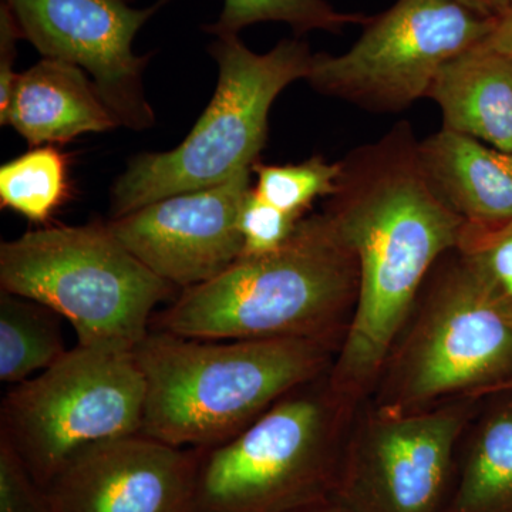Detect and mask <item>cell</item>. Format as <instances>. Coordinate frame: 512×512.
Listing matches in <instances>:
<instances>
[{
    "label": "cell",
    "mask_w": 512,
    "mask_h": 512,
    "mask_svg": "<svg viewBox=\"0 0 512 512\" xmlns=\"http://www.w3.org/2000/svg\"><path fill=\"white\" fill-rule=\"evenodd\" d=\"M409 121L350 151L322 212L352 251L359 295L329 383L360 406L375 392L390 353L440 259L456 251L464 222L421 173Z\"/></svg>",
    "instance_id": "1"
},
{
    "label": "cell",
    "mask_w": 512,
    "mask_h": 512,
    "mask_svg": "<svg viewBox=\"0 0 512 512\" xmlns=\"http://www.w3.org/2000/svg\"><path fill=\"white\" fill-rule=\"evenodd\" d=\"M357 295L355 255L320 212L303 218L278 251L239 258L181 291L156 316V329L205 340H315L339 350Z\"/></svg>",
    "instance_id": "2"
},
{
    "label": "cell",
    "mask_w": 512,
    "mask_h": 512,
    "mask_svg": "<svg viewBox=\"0 0 512 512\" xmlns=\"http://www.w3.org/2000/svg\"><path fill=\"white\" fill-rule=\"evenodd\" d=\"M315 340H205L150 330L134 355L146 379L141 433L174 447L225 443L333 365Z\"/></svg>",
    "instance_id": "3"
},
{
    "label": "cell",
    "mask_w": 512,
    "mask_h": 512,
    "mask_svg": "<svg viewBox=\"0 0 512 512\" xmlns=\"http://www.w3.org/2000/svg\"><path fill=\"white\" fill-rule=\"evenodd\" d=\"M329 373L286 394L237 436L200 450L190 512H295L333 497L360 406Z\"/></svg>",
    "instance_id": "4"
},
{
    "label": "cell",
    "mask_w": 512,
    "mask_h": 512,
    "mask_svg": "<svg viewBox=\"0 0 512 512\" xmlns=\"http://www.w3.org/2000/svg\"><path fill=\"white\" fill-rule=\"evenodd\" d=\"M512 382V309L458 251L440 259L376 384L375 403L421 410Z\"/></svg>",
    "instance_id": "5"
},
{
    "label": "cell",
    "mask_w": 512,
    "mask_h": 512,
    "mask_svg": "<svg viewBox=\"0 0 512 512\" xmlns=\"http://www.w3.org/2000/svg\"><path fill=\"white\" fill-rule=\"evenodd\" d=\"M208 50L218 64L214 97L183 143L131 158L111 188V220L254 167L268 140L272 104L289 84L306 80L315 56L301 37L255 53L238 36H220Z\"/></svg>",
    "instance_id": "6"
},
{
    "label": "cell",
    "mask_w": 512,
    "mask_h": 512,
    "mask_svg": "<svg viewBox=\"0 0 512 512\" xmlns=\"http://www.w3.org/2000/svg\"><path fill=\"white\" fill-rule=\"evenodd\" d=\"M0 288L66 319L77 345L131 352L150 333L157 306L175 292L101 222L3 241Z\"/></svg>",
    "instance_id": "7"
},
{
    "label": "cell",
    "mask_w": 512,
    "mask_h": 512,
    "mask_svg": "<svg viewBox=\"0 0 512 512\" xmlns=\"http://www.w3.org/2000/svg\"><path fill=\"white\" fill-rule=\"evenodd\" d=\"M146 393L134 350L77 345L9 390L0 439L46 488L84 448L141 433Z\"/></svg>",
    "instance_id": "8"
},
{
    "label": "cell",
    "mask_w": 512,
    "mask_h": 512,
    "mask_svg": "<svg viewBox=\"0 0 512 512\" xmlns=\"http://www.w3.org/2000/svg\"><path fill=\"white\" fill-rule=\"evenodd\" d=\"M495 20L458 0H397L369 18L348 52L313 56L315 92L372 113H399L429 94L440 70L484 42Z\"/></svg>",
    "instance_id": "9"
},
{
    "label": "cell",
    "mask_w": 512,
    "mask_h": 512,
    "mask_svg": "<svg viewBox=\"0 0 512 512\" xmlns=\"http://www.w3.org/2000/svg\"><path fill=\"white\" fill-rule=\"evenodd\" d=\"M473 399L421 410L373 402L350 427L333 497L350 512H446Z\"/></svg>",
    "instance_id": "10"
},
{
    "label": "cell",
    "mask_w": 512,
    "mask_h": 512,
    "mask_svg": "<svg viewBox=\"0 0 512 512\" xmlns=\"http://www.w3.org/2000/svg\"><path fill=\"white\" fill-rule=\"evenodd\" d=\"M23 39L47 59L62 60L92 76L119 126L146 130L156 114L144 90L151 55L138 56L137 33L167 3L134 8L128 0H3Z\"/></svg>",
    "instance_id": "11"
},
{
    "label": "cell",
    "mask_w": 512,
    "mask_h": 512,
    "mask_svg": "<svg viewBox=\"0 0 512 512\" xmlns=\"http://www.w3.org/2000/svg\"><path fill=\"white\" fill-rule=\"evenodd\" d=\"M252 168L205 190L171 195L107 222L141 264L181 291L227 271L244 251L239 229Z\"/></svg>",
    "instance_id": "12"
},
{
    "label": "cell",
    "mask_w": 512,
    "mask_h": 512,
    "mask_svg": "<svg viewBox=\"0 0 512 512\" xmlns=\"http://www.w3.org/2000/svg\"><path fill=\"white\" fill-rule=\"evenodd\" d=\"M200 450L143 433L84 448L46 490L55 512H190Z\"/></svg>",
    "instance_id": "13"
},
{
    "label": "cell",
    "mask_w": 512,
    "mask_h": 512,
    "mask_svg": "<svg viewBox=\"0 0 512 512\" xmlns=\"http://www.w3.org/2000/svg\"><path fill=\"white\" fill-rule=\"evenodd\" d=\"M0 124L35 148L119 126L83 69L47 57L18 74Z\"/></svg>",
    "instance_id": "14"
},
{
    "label": "cell",
    "mask_w": 512,
    "mask_h": 512,
    "mask_svg": "<svg viewBox=\"0 0 512 512\" xmlns=\"http://www.w3.org/2000/svg\"><path fill=\"white\" fill-rule=\"evenodd\" d=\"M431 190L466 224L512 221V153L441 127L417 144Z\"/></svg>",
    "instance_id": "15"
},
{
    "label": "cell",
    "mask_w": 512,
    "mask_h": 512,
    "mask_svg": "<svg viewBox=\"0 0 512 512\" xmlns=\"http://www.w3.org/2000/svg\"><path fill=\"white\" fill-rule=\"evenodd\" d=\"M427 99L443 128L512 153V57L476 46L448 62Z\"/></svg>",
    "instance_id": "16"
},
{
    "label": "cell",
    "mask_w": 512,
    "mask_h": 512,
    "mask_svg": "<svg viewBox=\"0 0 512 512\" xmlns=\"http://www.w3.org/2000/svg\"><path fill=\"white\" fill-rule=\"evenodd\" d=\"M446 512H512V400L491 407L460 443Z\"/></svg>",
    "instance_id": "17"
},
{
    "label": "cell",
    "mask_w": 512,
    "mask_h": 512,
    "mask_svg": "<svg viewBox=\"0 0 512 512\" xmlns=\"http://www.w3.org/2000/svg\"><path fill=\"white\" fill-rule=\"evenodd\" d=\"M60 316L42 303L0 291V380L26 382L55 365L69 350Z\"/></svg>",
    "instance_id": "18"
},
{
    "label": "cell",
    "mask_w": 512,
    "mask_h": 512,
    "mask_svg": "<svg viewBox=\"0 0 512 512\" xmlns=\"http://www.w3.org/2000/svg\"><path fill=\"white\" fill-rule=\"evenodd\" d=\"M69 195L66 158L52 146L36 147L0 168V205L43 224Z\"/></svg>",
    "instance_id": "19"
},
{
    "label": "cell",
    "mask_w": 512,
    "mask_h": 512,
    "mask_svg": "<svg viewBox=\"0 0 512 512\" xmlns=\"http://www.w3.org/2000/svg\"><path fill=\"white\" fill-rule=\"evenodd\" d=\"M367 20L362 13L336 9L328 0H224L221 15L204 29L217 37L238 36L248 26L274 22L302 36L312 30L340 33L348 26H365Z\"/></svg>",
    "instance_id": "20"
},
{
    "label": "cell",
    "mask_w": 512,
    "mask_h": 512,
    "mask_svg": "<svg viewBox=\"0 0 512 512\" xmlns=\"http://www.w3.org/2000/svg\"><path fill=\"white\" fill-rule=\"evenodd\" d=\"M254 191L262 200L285 214L303 220L306 210L322 197H332L338 190L342 161L329 163L320 156L301 164L268 165L255 163Z\"/></svg>",
    "instance_id": "21"
},
{
    "label": "cell",
    "mask_w": 512,
    "mask_h": 512,
    "mask_svg": "<svg viewBox=\"0 0 512 512\" xmlns=\"http://www.w3.org/2000/svg\"><path fill=\"white\" fill-rule=\"evenodd\" d=\"M457 251L512 309V221L500 225L464 224Z\"/></svg>",
    "instance_id": "22"
},
{
    "label": "cell",
    "mask_w": 512,
    "mask_h": 512,
    "mask_svg": "<svg viewBox=\"0 0 512 512\" xmlns=\"http://www.w3.org/2000/svg\"><path fill=\"white\" fill-rule=\"evenodd\" d=\"M301 221L262 200L252 187L239 218L244 239L241 258H258L278 251L291 239Z\"/></svg>",
    "instance_id": "23"
},
{
    "label": "cell",
    "mask_w": 512,
    "mask_h": 512,
    "mask_svg": "<svg viewBox=\"0 0 512 512\" xmlns=\"http://www.w3.org/2000/svg\"><path fill=\"white\" fill-rule=\"evenodd\" d=\"M0 512H55L46 488L3 439H0Z\"/></svg>",
    "instance_id": "24"
},
{
    "label": "cell",
    "mask_w": 512,
    "mask_h": 512,
    "mask_svg": "<svg viewBox=\"0 0 512 512\" xmlns=\"http://www.w3.org/2000/svg\"><path fill=\"white\" fill-rule=\"evenodd\" d=\"M23 39L22 32L12 10L2 0L0 5V113L8 107L10 94L15 86L18 74L13 70L18 56V40Z\"/></svg>",
    "instance_id": "25"
},
{
    "label": "cell",
    "mask_w": 512,
    "mask_h": 512,
    "mask_svg": "<svg viewBox=\"0 0 512 512\" xmlns=\"http://www.w3.org/2000/svg\"><path fill=\"white\" fill-rule=\"evenodd\" d=\"M480 46L512 57V10L503 18L495 20L493 30Z\"/></svg>",
    "instance_id": "26"
},
{
    "label": "cell",
    "mask_w": 512,
    "mask_h": 512,
    "mask_svg": "<svg viewBox=\"0 0 512 512\" xmlns=\"http://www.w3.org/2000/svg\"><path fill=\"white\" fill-rule=\"evenodd\" d=\"M483 18L498 20L512 10V0H458Z\"/></svg>",
    "instance_id": "27"
},
{
    "label": "cell",
    "mask_w": 512,
    "mask_h": 512,
    "mask_svg": "<svg viewBox=\"0 0 512 512\" xmlns=\"http://www.w3.org/2000/svg\"><path fill=\"white\" fill-rule=\"evenodd\" d=\"M295 512H350L345 505L336 501L335 498H329V500L322 501V503L309 505V507L302 508Z\"/></svg>",
    "instance_id": "28"
},
{
    "label": "cell",
    "mask_w": 512,
    "mask_h": 512,
    "mask_svg": "<svg viewBox=\"0 0 512 512\" xmlns=\"http://www.w3.org/2000/svg\"><path fill=\"white\" fill-rule=\"evenodd\" d=\"M505 390H508V392L512 393V382L510 384H508L507 389H505Z\"/></svg>",
    "instance_id": "29"
},
{
    "label": "cell",
    "mask_w": 512,
    "mask_h": 512,
    "mask_svg": "<svg viewBox=\"0 0 512 512\" xmlns=\"http://www.w3.org/2000/svg\"><path fill=\"white\" fill-rule=\"evenodd\" d=\"M164 2H165V3H168V2H170V0H164Z\"/></svg>",
    "instance_id": "30"
}]
</instances>
